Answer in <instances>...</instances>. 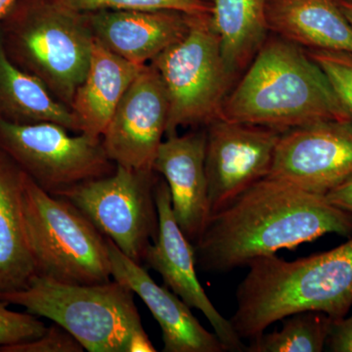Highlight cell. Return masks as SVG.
<instances>
[{"label": "cell", "instance_id": "1", "mask_svg": "<svg viewBox=\"0 0 352 352\" xmlns=\"http://www.w3.org/2000/svg\"><path fill=\"white\" fill-rule=\"evenodd\" d=\"M326 234L352 236V215L324 195L266 177L210 214L194 243L197 265L226 273Z\"/></svg>", "mask_w": 352, "mask_h": 352}, {"label": "cell", "instance_id": "2", "mask_svg": "<svg viewBox=\"0 0 352 352\" xmlns=\"http://www.w3.org/2000/svg\"><path fill=\"white\" fill-rule=\"evenodd\" d=\"M248 267L229 319L242 340L296 312L320 311L336 321L352 307V236L330 251L293 261L272 254Z\"/></svg>", "mask_w": 352, "mask_h": 352}, {"label": "cell", "instance_id": "3", "mask_svg": "<svg viewBox=\"0 0 352 352\" xmlns=\"http://www.w3.org/2000/svg\"><path fill=\"white\" fill-rule=\"evenodd\" d=\"M219 119L286 131L327 120H352L327 76L307 51L286 39H266Z\"/></svg>", "mask_w": 352, "mask_h": 352}, {"label": "cell", "instance_id": "4", "mask_svg": "<svg viewBox=\"0 0 352 352\" xmlns=\"http://www.w3.org/2000/svg\"><path fill=\"white\" fill-rule=\"evenodd\" d=\"M8 56L71 106L87 75L94 38L85 13L52 0H19L0 22Z\"/></svg>", "mask_w": 352, "mask_h": 352}, {"label": "cell", "instance_id": "5", "mask_svg": "<svg viewBox=\"0 0 352 352\" xmlns=\"http://www.w3.org/2000/svg\"><path fill=\"white\" fill-rule=\"evenodd\" d=\"M0 300L58 324L89 352H131L146 333L133 292L113 279L73 285L34 275L25 288L0 293Z\"/></svg>", "mask_w": 352, "mask_h": 352}, {"label": "cell", "instance_id": "6", "mask_svg": "<svg viewBox=\"0 0 352 352\" xmlns=\"http://www.w3.org/2000/svg\"><path fill=\"white\" fill-rule=\"evenodd\" d=\"M23 201L36 275L73 285L113 279L107 238L75 205L44 191L28 175Z\"/></svg>", "mask_w": 352, "mask_h": 352}, {"label": "cell", "instance_id": "7", "mask_svg": "<svg viewBox=\"0 0 352 352\" xmlns=\"http://www.w3.org/2000/svg\"><path fill=\"white\" fill-rule=\"evenodd\" d=\"M149 64L168 94L166 136L179 127L207 126L219 119L235 78L222 56L210 14L192 16L187 34Z\"/></svg>", "mask_w": 352, "mask_h": 352}, {"label": "cell", "instance_id": "8", "mask_svg": "<svg viewBox=\"0 0 352 352\" xmlns=\"http://www.w3.org/2000/svg\"><path fill=\"white\" fill-rule=\"evenodd\" d=\"M71 133L54 122L16 124L0 117V149L53 196L112 175L117 166L101 138Z\"/></svg>", "mask_w": 352, "mask_h": 352}, {"label": "cell", "instance_id": "9", "mask_svg": "<svg viewBox=\"0 0 352 352\" xmlns=\"http://www.w3.org/2000/svg\"><path fill=\"white\" fill-rule=\"evenodd\" d=\"M157 180L154 170L117 164L112 175L80 183L58 197L71 201L127 258L142 265L159 229Z\"/></svg>", "mask_w": 352, "mask_h": 352}, {"label": "cell", "instance_id": "10", "mask_svg": "<svg viewBox=\"0 0 352 352\" xmlns=\"http://www.w3.org/2000/svg\"><path fill=\"white\" fill-rule=\"evenodd\" d=\"M284 131L217 119L206 126V173L210 214L270 175Z\"/></svg>", "mask_w": 352, "mask_h": 352}, {"label": "cell", "instance_id": "11", "mask_svg": "<svg viewBox=\"0 0 352 352\" xmlns=\"http://www.w3.org/2000/svg\"><path fill=\"white\" fill-rule=\"evenodd\" d=\"M268 176L325 196L352 177V120H327L284 131Z\"/></svg>", "mask_w": 352, "mask_h": 352}, {"label": "cell", "instance_id": "12", "mask_svg": "<svg viewBox=\"0 0 352 352\" xmlns=\"http://www.w3.org/2000/svg\"><path fill=\"white\" fill-rule=\"evenodd\" d=\"M168 98L157 69L145 65L116 109L102 144L109 159L136 170H154L166 135Z\"/></svg>", "mask_w": 352, "mask_h": 352}, {"label": "cell", "instance_id": "13", "mask_svg": "<svg viewBox=\"0 0 352 352\" xmlns=\"http://www.w3.org/2000/svg\"><path fill=\"white\" fill-rule=\"evenodd\" d=\"M155 197L159 229L156 239L146 252V265L159 273L164 286L188 307L205 315L226 351H245L247 346L234 331L230 321L212 305L199 281L194 245L176 222L171 208L170 188L164 179L157 180Z\"/></svg>", "mask_w": 352, "mask_h": 352}, {"label": "cell", "instance_id": "14", "mask_svg": "<svg viewBox=\"0 0 352 352\" xmlns=\"http://www.w3.org/2000/svg\"><path fill=\"white\" fill-rule=\"evenodd\" d=\"M113 280L138 295L159 323L164 352H224L217 333L199 322L179 296L157 285L141 264L127 258L107 239Z\"/></svg>", "mask_w": 352, "mask_h": 352}, {"label": "cell", "instance_id": "15", "mask_svg": "<svg viewBox=\"0 0 352 352\" xmlns=\"http://www.w3.org/2000/svg\"><path fill=\"white\" fill-rule=\"evenodd\" d=\"M206 141V129L166 136L153 166L168 183L176 222L192 244L200 237L210 217Z\"/></svg>", "mask_w": 352, "mask_h": 352}, {"label": "cell", "instance_id": "16", "mask_svg": "<svg viewBox=\"0 0 352 352\" xmlns=\"http://www.w3.org/2000/svg\"><path fill=\"white\" fill-rule=\"evenodd\" d=\"M97 43L145 66L188 32L192 14L175 10H103L85 13Z\"/></svg>", "mask_w": 352, "mask_h": 352}, {"label": "cell", "instance_id": "17", "mask_svg": "<svg viewBox=\"0 0 352 352\" xmlns=\"http://www.w3.org/2000/svg\"><path fill=\"white\" fill-rule=\"evenodd\" d=\"M268 30L307 50L352 53V25L338 0H268Z\"/></svg>", "mask_w": 352, "mask_h": 352}, {"label": "cell", "instance_id": "18", "mask_svg": "<svg viewBox=\"0 0 352 352\" xmlns=\"http://www.w3.org/2000/svg\"><path fill=\"white\" fill-rule=\"evenodd\" d=\"M142 68L113 54L94 39L87 75L69 106L80 133L102 138L116 109Z\"/></svg>", "mask_w": 352, "mask_h": 352}, {"label": "cell", "instance_id": "19", "mask_svg": "<svg viewBox=\"0 0 352 352\" xmlns=\"http://www.w3.org/2000/svg\"><path fill=\"white\" fill-rule=\"evenodd\" d=\"M25 176L0 149V293L25 288L36 275L25 228Z\"/></svg>", "mask_w": 352, "mask_h": 352}, {"label": "cell", "instance_id": "20", "mask_svg": "<svg viewBox=\"0 0 352 352\" xmlns=\"http://www.w3.org/2000/svg\"><path fill=\"white\" fill-rule=\"evenodd\" d=\"M0 117L16 124L54 122L80 133L75 116L41 80L8 56L0 29Z\"/></svg>", "mask_w": 352, "mask_h": 352}, {"label": "cell", "instance_id": "21", "mask_svg": "<svg viewBox=\"0 0 352 352\" xmlns=\"http://www.w3.org/2000/svg\"><path fill=\"white\" fill-rule=\"evenodd\" d=\"M268 0H212L210 20L234 78L247 69L267 39Z\"/></svg>", "mask_w": 352, "mask_h": 352}, {"label": "cell", "instance_id": "22", "mask_svg": "<svg viewBox=\"0 0 352 352\" xmlns=\"http://www.w3.org/2000/svg\"><path fill=\"white\" fill-rule=\"evenodd\" d=\"M281 330L263 333L245 347L247 352H321L333 319L320 311H302L283 319Z\"/></svg>", "mask_w": 352, "mask_h": 352}, {"label": "cell", "instance_id": "23", "mask_svg": "<svg viewBox=\"0 0 352 352\" xmlns=\"http://www.w3.org/2000/svg\"><path fill=\"white\" fill-rule=\"evenodd\" d=\"M80 13L103 10H175L192 15L210 14L207 0H52Z\"/></svg>", "mask_w": 352, "mask_h": 352}, {"label": "cell", "instance_id": "24", "mask_svg": "<svg viewBox=\"0 0 352 352\" xmlns=\"http://www.w3.org/2000/svg\"><path fill=\"white\" fill-rule=\"evenodd\" d=\"M327 76L340 102L352 117V53L305 50Z\"/></svg>", "mask_w": 352, "mask_h": 352}, {"label": "cell", "instance_id": "25", "mask_svg": "<svg viewBox=\"0 0 352 352\" xmlns=\"http://www.w3.org/2000/svg\"><path fill=\"white\" fill-rule=\"evenodd\" d=\"M8 303L0 300V347L12 346L36 339L47 326L36 315L9 309Z\"/></svg>", "mask_w": 352, "mask_h": 352}, {"label": "cell", "instance_id": "26", "mask_svg": "<svg viewBox=\"0 0 352 352\" xmlns=\"http://www.w3.org/2000/svg\"><path fill=\"white\" fill-rule=\"evenodd\" d=\"M85 347L80 342L65 330L53 323L45 332L36 339L0 347V352H83Z\"/></svg>", "mask_w": 352, "mask_h": 352}, {"label": "cell", "instance_id": "27", "mask_svg": "<svg viewBox=\"0 0 352 352\" xmlns=\"http://www.w3.org/2000/svg\"><path fill=\"white\" fill-rule=\"evenodd\" d=\"M326 347L333 352H352V316L333 322Z\"/></svg>", "mask_w": 352, "mask_h": 352}, {"label": "cell", "instance_id": "28", "mask_svg": "<svg viewBox=\"0 0 352 352\" xmlns=\"http://www.w3.org/2000/svg\"><path fill=\"white\" fill-rule=\"evenodd\" d=\"M325 197L332 205L352 215V177L329 191Z\"/></svg>", "mask_w": 352, "mask_h": 352}, {"label": "cell", "instance_id": "29", "mask_svg": "<svg viewBox=\"0 0 352 352\" xmlns=\"http://www.w3.org/2000/svg\"><path fill=\"white\" fill-rule=\"evenodd\" d=\"M19 0H0V22L11 12Z\"/></svg>", "mask_w": 352, "mask_h": 352}, {"label": "cell", "instance_id": "30", "mask_svg": "<svg viewBox=\"0 0 352 352\" xmlns=\"http://www.w3.org/2000/svg\"><path fill=\"white\" fill-rule=\"evenodd\" d=\"M338 2H339L340 10L346 16L349 24L352 25V2L344 1V0H338Z\"/></svg>", "mask_w": 352, "mask_h": 352}, {"label": "cell", "instance_id": "31", "mask_svg": "<svg viewBox=\"0 0 352 352\" xmlns=\"http://www.w3.org/2000/svg\"><path fill=\"white\" fill-rule=\"evenodd\" d=\"M344 1H349V2H352V0H344Z\"/></svg>", "mask_w": 352, "mask_h": 352}]
</instances>
